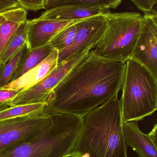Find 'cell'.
Masks as SVG:
<instances>
[{
    "mask_svg": "<svg viewBox=\"0 0 157 157\" xmlns=\"http://www.w3.org/2000/svg\"><path fill=\"white\" fill-rule=\"evenodd\" d=\"M61 0H44V9L49 10L53 7V6Z\"/></svg>",
    "mask_w": 157,
    "mask_h": 157,
    "instance_id": "cell-25",
    "label": "cell"
},
{
    "mask_svg": "<svg viewBox=\"0 0 157 157\" xmlns=\"http://www.w3.org/2000/svg\"><path fill=\"white\" fill-rule=\"evenodd\" d=\"M20 5L27 10L44 9V0H18Z\"/></svg>",
    "mask_w": 157,
    "mask_h": 157,
    "instance_id": "cell-22",
    "label": "cell"
},
{
    "mask_svg": "<svg viewBox=\"0 0 157 157\" xmlns=\"http://www.w3.org/2000/svg\"><path fill=\"white\" fill-rule=\"evenodd\" d=\"M83 19L59 21L37 18L29 20L26 42L28 48L32 50L48 45L50 41L64 29Z\"/></svg>",
    "mask_w": 157,
    "mask_h": 157,
    "instance_id": "cell-10",
    "label": "cell"
},
{
    "mask_svg": "<svg viewBox=\"0 0 157 157\" xmlns=\"http://www.w3.org/2000/svg\"><path fill=\"white\" fill-rule=\"evenodd\" d=\"M131 59L147 68L157 78V13H144L139 36Z\"/></svg>",
    "mask_w": 157,
    "mask_h": 157,
    "instance_id": "cell-9",
    "label": "cell"
},
{
    "mask_svg": "<svg viewBox=\"0 0 157 157\" xmlns=\"http://www.w3.org/2000/svg\"><path fill=\"white\" fill-rule=\"evenodd\" d=\"M28 28L29 20L18 28L0 55V69L26 43Z\"/></svg>",
    "mask_w": 157,
    "mask_h": 157,
    "instance_id": "cell-16",
    "label": "cell"
},
{
    "mask_svg": "<svg viewBox=\"0 0 157 157\" xmlns=\"http://www.w3.org/2000/svg\"><path fill=\"white\" fill-rule=\"evenodd\" d=\"M157 125L148 134L139 129L137 122L123 123V131L126 145L132 148L139 157H157Z\"/></svg>",
    "mask_w": 157,
    "mask_h": 157,
    "instance_id": "cell-11",
    "label": "cell"
},
{
    "mask_svg": "<svg viewBox=\"0 0 157 157\" xmlns=\"http://www.w3.org/2000/svg\"><path fill=\"white\" fill-rule=\"evenodd\" d=\"M120 102L124 121H135L157 109V78L144 66L130 59L125 63Z\"/></svg>",
    "mask_w": 157,
    "mask_h": 157,
    "instance_id": "cell-4",
    "label": "cell"
},
{
    "mask_svg": "<svg viewBox=\"0 0 157 157\" xmlns=\"http://www.w3.org/2000/svg\"><path fill=\"white\" fill-rule=\"evenodd\" d=\"M58 57V50L54 48L41 63L2 88L14 90L20 92L36 85L57 66Z\"/></svg>",
    "mask_w": 157,
    "mask_h": 157,
    "instance_id": "cell-12",
    "label": "cell"
},
{
    "mask_svg": "<svg viewBox=\"0 0 157 157\" xmlns=\"http://www.w3.org/2000/svg\"><path fill=\"white\" fill-rule=\"evenodd\" d=\"M52 121L36 134L0 153V157H69L79 136L83 117L50 114Z\"/></svg>",
    "mask_w": 157,
    "mask_h": 157,
    "instance_id": "cell-3",
    "label": "cell"
},
{
    "mask_svg": "<svg viewBox=\"0 0 157 157\" xmlns=\"http://www.w3.org/2000/svg\"><path fill=\"white\" fill-rule=\"evenodd\" d=\"M123 0H61L53 7L63 6H77L91 8L106 9H115L121 3Z\"/></svg>",
    "mask_w": 157,
    "mask_h": 157,
    "instance_id": "cell-18",
    "label": "cell"
},
{
    "mask_svg": "<svg viewBox=\"0 0 157 157\" xmlns=\"http://www.w3.org/2000/svg\"><path fill=\"white\" fill-rule=\"evenodd\" d=\"M27 10L20 6L7 10L5 18L0 24V55L17 30L28 20Z\"/></svg>",
    "mask_w": 157,
    "mask_h": 157,
    "instance_id": "cell-14",
    "label": "cell"
},
{
    "mask_svg": "<svg viewBox=\"0 0 157 157\" xmlns=\"http://www.w3.org/2000/svg\"><path fill=\"white\" fill-rule=\"evenodd\" d=\"M19 93L14 90L0 88V112L10 108L11 100Z\"/></svg>",
    "mask_w": 157,
    "mask_h": 157,
    "instance_id": "cell-21",
    "label": "cell"
},
{
    "mask_svg": "<svg viewBox=\"0 0 157 157\" xmlns=\"http://www.w3.org/2000/svg\"><path fill=\"white\" fill-rule=\"evenodd\" d=\"M20 6L18 0H0V13Z\"/></svg>",
    "mask_w": 157,
    "mask_h": 157,
    "instance_id": "cell-24",
    "label": "cell"
},
{
    "mask_svg": "<svg viewBox=\"0 0 157 157\" xmlns=\"http://www.w3.org/2000/svg\"><path fill=\"white\" fill-rule=\"evenodd\" d=\"M110 9L63 6L46 10L38 18L59 21H73L100 14Z\"/></svg>",
    "mask_w": 157,
    "mask_h": 157,
    "instance_id": "cell-13",
    "label": "cell"
},
{
    "mask_svg": "<svg viewBox=\"0 0 157 157\" xmlns=\"http://www.w3.org/2000/svg\"><path fill=\"white\" fill-rule=\"evenodd\" d=\"M52 121L45 113L0 121V153L33 136Z\"/></svg>",
    "mask_w": 157,
    "mask_h": 157,
    "instance_id": "cell-7",
    "label": "cell"
},
{
    "mask_svg": "<svg viewBox=\"0 0 157 157\" xmlns=\"http://www.w3.org/2000/svg\"><path fill=\"white\" fill-rule=\"evenodd\" d=\"M107 28V19L103 13L85 18L78 22L72 44L58 51V64L75 56L91 51L103 37Z\"/></svg>",
    "mask_w": 157,
    "mask_h": 157,
    "instance_id": "cell-8",
    "label": "cell"
},
{
    "mask_svg": "<svg viewBox=\"0 0 157 157\" xmlns=\"http://www.w3.org/2000/svg\"><path fill=\"white\" fill-rule=\"evenodd\" d=\"M80 21L64 29L48 44H49L53 48L58 50V51L69 47L73 41L77 31L78 23Z\"/></svg>",
    "mask_w": 157,
    "mask_h": 157,
    "instance_id": "cell-20",
    "label": "cell"
},
{
    "mask_svg": "<svg viewBox=\"0 0 157 157\" xmlns=\"http://www.w3.org/2000/svg\"><path fill=\"white\" fill-rule=\"evenodd\" d=\"M118 97L82 118L79 136L69 157H128Z\"/></svg>",
    "mask_w": 157,
    "mask_h": 157,
    "instance_id": "cell-2",
    "label": "cell"
},
{
    "mask_svg": "<svg viewBox=\"0 0 157 157\" xmlns=\"http://www.w3.org/2000/svg\"><path fill=\"white\" fill-rule=\"evenodd\" d=\"M6 11L0 13V24L4 20L5 18V13Z\"/></svg>",
    "mask_w": 157,
    "mask_h": 157,
    "instance_id": "cell-26",
    "label": "cell"
},
{
    "mask_svg": "<svg viewBox=\"0 0 157 157\" xmlns=\"http://www.w3.org/2000/svg\"><path fill=\"white\" fill-rule=\"evenodd\" d=\"M125 63L104 59L90 51L53 90L44 113L83 117L118 97L122 86Z\"/></svg>",
    "mask_w": 157,
    "mask_h": 157,
    "instance_id": "cell-1",
    "label": "cell"
},
{
    "mask_svg": "<svg viewBox=\"0 0 157 157\" xmlns=\"http://www.w3.org/2000/svg\"><path fill=\"white\" fill-rule=\"evenodd\" d=\"M90 52L72 56L58 64L48 75L38 83L18 94L11 100V107L40 102L46 104L57 85L88 57Z\"/></svg>",
    "mask_w": 157,
    "mask_h": 157,
    "instance_id": "cell-6",
    "label": "cell"
},
{
    "mask_svg": "<svg viewBox=\"0 0 157 157\" xmlns=\"http://www.w3.org/2000/svg\"><path fill=\"white\" fill-rule=\"evenodd\" d=\"M144 13L151 12L157 3V0H130Z\"/></svg>",
    "mask_w": 157,
    "mask_h": 157,
    "instance_id": "cell-23",
    "label": "cell"
},
{
    "mask_svg": "<svg viewBox=\"0 0 157 157\" xmlns=\"http://www.w3.org/2000/svg\"><path fill=\"white\" fill-rule=\"evenodd\" d=\"M27 48V43H25L5 65L0 69V88H2L10 83L11 77Z\"/></svg>",
    "mask_w": 157,
    "mask_h": 157,
    "instance_id": "cell-19",
    "label": "cell"
},
{
    "mask_svg": "<svg viewBox=\"0 0 157 157\" xmlns=\"http://www.w3.org/2000/svg\"><path fill=\"white\" fill-rule=\"evenodd\" d=\"M45 103H36L17 105L0 112V121L21 116L34 115L44 113Z\"/></svg>",
    "mask_w": 157,
    "mask_h": 157,
    "instance_id": "cell-17",
    "label": "cell"
},
{
    "mask_svg": "<svg viewBox=\"0 0 157 157\" xmlns=\"http://www.w3.org/2000/svg\"><path fill=\"white\" fill-rule=\"evenodd\" d=\"M54 49L49 44L32 50L27 48L12 75L10 82L19 78L29 70L41 63L50 54Z\"/></svg>",
    "mask_w": 157,
    "mask_h": 157,
    "instance_id": "cell-15",
    "label": "cell"
},
{
    "mask_svg": "<svg viewBox=\"0 0 157 157\" xmlns=\"http://www.w3.org/2000/svg\"><path fill=\"white\" fill-rule=\"evenodd\" d=\"M107 28L101 40L91 51L100 58L125 63L131 59L135 48L142 22L137 12L103 13Z\"/></svg>",
    "mask_w": 157,
    "mask_h": 157,
    "instance_id": "cell-5",
    "label": "cell"
}]
</instances>
